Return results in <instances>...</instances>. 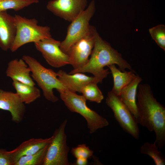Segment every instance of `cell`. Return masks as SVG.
Instances as JSON below:
<instances>
[{"instance_id":"6da1fadb","label":"cell","mask_w":165,"mask_h":165,"mask_svg":"<svg viewBox=\"0 0 165 165\" xmlns=\"http://www.w3.org/2000/svg\"><path fill=\"white\" fill-rule=\"evenodd\" d=\"M138 90L137 122L149 131L155 132L154 143L161 149L165 145V108L154 97L148 84H139Z\"/></svg>"},{"instance_id":"7a4b0ae2","label":"cell","mask_w":165,"mask_h":165,"mask_svg":"<svg viewBox=\"0 0 165 165\" xmlns=\"http://www.w3.org/2000/svg\"><path fill=\"white\" fill-rule=\"evenodd\" d=\"M94 39V48L90 57L87 63L82 67L73 69L69 74L76 73L87 72L92 74L98 83H101L104 79L111 73L106 66L116 64L119 69L124 72L126 69L132 70L130 64L122 57L121 54L112 47L110 44L100 36L96 28L91 26Z\"/></svg>"},{"instance_id":"3957f363","label":"cell","mask_w":165,"mask_h":165,"mask_svg":"<svg viewBox=\"0 0 165 165\" xmlns=\"http://www.w3.org/2000/svg\"><path fill=\"white\" fill-rule=\"evenodd\" d=\"M22 59L29 67L32 78L42 90L45 98L52 102L57 101L59 99L54 94L53 89H56L57 91L68 90L58 78L57 73L45 68L30 56L24 55Z\"/></svg>"},{"instance_id":"277c9868","label":"cell","mask_w":165,"mask_h":165,"mask_svg":"<svg viewBox=\"0 0 165 165\" xmlns=\"http://www.w3.org/2000/svg\"><path fill=\"white\" fill-rule=\"evenodd\" d=\"M58 92L67 108L72 112L79 114L86 119L90 134H93L98 130L109 125L106 118L87 107L86 100L82 95L68 90H61Z\"/></svg>"},{"instance_id":"5b68a950","label":"cell","mask_w":165,"mask_h":165,"mask_svg":"<svg viewBox=\"0 0 165 165\" xmlns=\"http://www.w3.org/2000/svg\"><path fill=\"white\" fill-rule=\"evenodd\" d=\"M16 31L15 39L10 50L16 51L22 46L52 37L50 28L38 24L35 18L28 19L18 15L14 16Z\"/></svg>"},{"instance_id":"8992f818","label":"cell","mask_w":165,"mask_h":165,"mask_svg":"<svg viewBox=\"0 0 165 165\" xmlns=\"http://www.w3.org/2000/svg\"><path fill=\"white\" fill-rule=\"evenodd\" d=\"M95 1H91L87 7L71 22L67 30L66 37L61 42L60 47L67 54L71 46L90 31V22L95 12Z\"/></svg>"},{"instance_id":"52a82bcc","label":"cell","mask_w":165,"mask_h":165,"mask_svg":"<svg viewBox=\"0 0 165 165\" xmlns=\"http://www.w3.org/2000/svg\"><path fill=\"white\" fill-rule=\"evenodd\" d=\"M105 102L123 129L134 138L138 139L140 131L136 119L119 96L111 90L108 92Z\"/></svg>"},{"instance_id":"ba28073f","label":"cell","mask_w":165,"mask_h":165,"mask_svg":"<svg viewBox=\"0 0 165 165\" xmlns=\"http://www.w3.org/2000/svg\"><path fill=\"white\" fill-rule=\"evenodd\" d=\"M67 123L64 120L55 130L49 144L43 165H68L69 147L67 143L65 128Z\"/></svg>"},{"instance_id":"9c48e42d","label":"cell","mask_w":165,"mask_h":165,"mask_svg":"<svg viewBox=\"0 0 165 165\" xmlns=\"http://www.w3.org/2000/svg\"><path fill=\"white\" fill-rule=\"evenodd\" d=\"M60 43V41L51 37L35 42L34 44L36 49L50 66L59 68L70 64L68 56L61 49Z\"/></svg>"},{"instance_id":"30bf717a","label":"cell","mask_w":165,"mask_h":165,"mask_svg":"<svg viewBox=\"0 0 165 165\" xmlns=\"http://www.w3.org/2000/svg\"><path fill=\"white\" fill-rule=\"evenodd\" d=\"M88 0H52L46 8L54 15L71 22L86 8Z\"/></svg>"},{"instance_id":"8fae6325","label":"cell","mask_w":165,"mask_h":165,"mask_svg":"<svg viewBox=\"0 0 165 165\" xmlns=\"http://www.w3.org/2000/svg\"><path fill=\"white\" fill-rule=\"evenodd\" d=\"M94 36L90 26V31L75 43L67 53L70 64L73 69L80 68L87 63L94 48Z\"/></svg>"},{"instance_id":"7c38bea8","label":"cell","mask_w":165,"mask_h":165,"mask_svg":"<svg viewBox=\"0 0 165 165\" xmlns=\"http://www.w3.org/2000/svg\"><path fill=\"white\" fill-rule=\"evenodd\" d=\"M16 93L0 89V109L10 112L12 120L16 123L23 119L26 107Z\"/></svg>"},{"instance_id":"4fadbf2b","label":"cell","mask_w":165,"mask_h":165,"mask_svg":"<svg viewBox=\"0 0 165 165\" xmlns=\"http://www.w3.org/2000/svg\"><path fill=\"white\" fill-rule=\"evenodd\" d=\"M16 31L14 16L6 11L0 12V48L3 51L10 50Z\"/></svg>"},{"instance_id":"5bb4252c","label":"cell","mask_w":165,"mask_h":165,"mask_svg":"<svg viewBox=\"0 0 165 165\" xmlns=\"http://www.w3.org/2000/svg\"><path fill=\"white\" fill-rule=\"evenodd\" d=\"M53 135L46 138H32L22 142L13 150L9 151L12 165L21 157L34 154L49 144L53 138Z\"/></svg>"},{"instance_id":"9a60e30c","label":"cell","mask_w":165,"mask_h":165,"mask_svg":"<svg viewBox=\"0 0 165 165\" xmlns=\"http://www.w3.org/2000/svg\"><path fill=\"white\" fill-rule=\"evenodd\" d=\"M57 73L58 79L68 90L72 92L81 93L82 88L90 82L98 83L94 77L89 76L82 73L69 74L62 70Z\"/></svg>"},{"instance_id":"2e32d148","label":"cell","mask_w":165,"mask_h":165,"mask_svg":"<svg viewBox=\"0 0 165 165\" xmlns=\"http://www.w3.org/2000/svg\"><path fill=\"white\" fill-rule=\"evenodd\" d=\"M30 72L29 67L22 58L15 59L10 61L6 72V75L13 80L35 86V84L31 76Z\"/></svg>"},{"instance_id":"e0dca14e","label":"cell","mask_w":165,"mask_h":165,"mask_svg":"<svg viewBox=\"0 0 165 165\" xmlns=\"http://www.w3.org/2000/svg\"><path fill=\"white\" fill-rule=\"evenodd\" d=\"M142 80L138 75L121 90L119 96L136 119L137 117L136 96L139 84Z\"/></svg>"},{"instance_id":"ac0fdd59","label":"cell","mask_w":165,"mask_h":165,"mask_svg":"<svg viewBox=\"0 0 165 165\" xmlns=\"http://www.w3.org/2000/svg\"><path fill=\"white\" fill-rule=\"evenodd\" d=\"M113 79V86L111 90L119 96L121 90L130 83L136 76L132 70L122 72L113 64L108 66Z\"/></svg>"},{"instance_id":"d6986e66","label":"cell","mask_w":165,"mask_h":165,"mask_svg":"<svg viewBox=\"0 0 165 165\" xmlns=\"http://www.w3.org/2000/svg\"><path fill=\"white\" fill-rule=\"evenodd\" d=\"M12 85L22 102L29 104L41 96L40 90L35 86L13 80Z\"/></svg>"},{"instance_id":"ffe728a7","label":"cell","mask_w":165,"mask_h":165,"mask_svg":"<svg viewBox=\"0 0 165 165\" xmlns=\"http://www.w3.org/2000/svg\"><path fill=\"white\" fill-rule=\"evenodd\" d=\"M141 153L149 156L156 165H165V157L154 143L145 142L141 147Z\"/></svg>"},{"instance_id":"44dd1931","label":"cell","mask_w":165,"mask_h":165,"mask_svg":"<svg viewBox=\"0 0 165 165\" xmlns=\"http://www.w3.org/2000/svg\"><path fill=\"white\" fill-rule=\"evenodd\" d=\"M49 144L34 154L21 157L14 165H43Z\"/></svg>"},{"instance_id":"7402d4cb","label":"cell","mask_w":165,"mask_h":165,"mask_svg":"<svg viewBox=\"0 0 165 165\" xmlns=\"http://www.w3.org/2000/svg\"><path fill=\"white\" fill-rule=\"evenodd\" d=\"M97 84L95 82H90L82 88L81 93L86 100L100 103L103 100L104 96Z\"/></svg>"},{"instance_id":"603a6c76","label":"cell","mask_w":165,"mask_h":165,"mask_svg":"<svg viewBox=\"0 0 165 165\" xmlns=\"http://www.w3.org/2000/svg\"><path fill=\"white\" fill-rule=\"evenodd\" d=\"M38 2V0H0V12L9 9L18 11Z\"/></svg>"},{"instance_id":"cb8c5ba5","label":"cell","mask_w":165,"mask_h":165,"mask_svg":"<svg viewBox=\"0 0 165 165\" xmlns=\"http://www.w3.org/2000/svg\"><path fill=\"white\" fill-rule=\"evenodd\" d=\"M149 32L157 45L165 51V26L159 24L150 28Z\"/></svg>"},{"instance_id":"d4e9b609","label":"cell","mask_w":165,"mask_h":165,"mask_svg":"<svg viewBox=\"0 0 165 165\" xmlns=\"http://www.w3.org/2000/svg\"><path fill=\"white\" fill-rule=\"evenodd\" d=\"M71 153L76 158L84 157L88 159L92 156L93 151L85 144H81L72 148Z\"/></svg>"},{"instance_id":"484cf974","label":"cell","mask_w":165,"mask_h":165,"mask_svg":"<svg viewBox=\"0 0 165 165\" xmlns=\"http://www.w3.org/2000/svg\"><path fill=\"white\" fill-rule=\"evenodd\" d=\"M0 165H12L9 151L0 149Z\"/></svg>"},{"instance_id":"4316f807","label":"cell","mask_w":165,"mask_h":165,"mask_svg":"<svg viewBox=\"0 0 165 165\" xmlns=\"http://www.w3.org/2000/svg\"><path fill=\"white\" fill-rule=\"evenodd\" d=\"M75 165H86L88 163V159L84 157H79L76 158Z\"/></svg>"}]
</instances>
